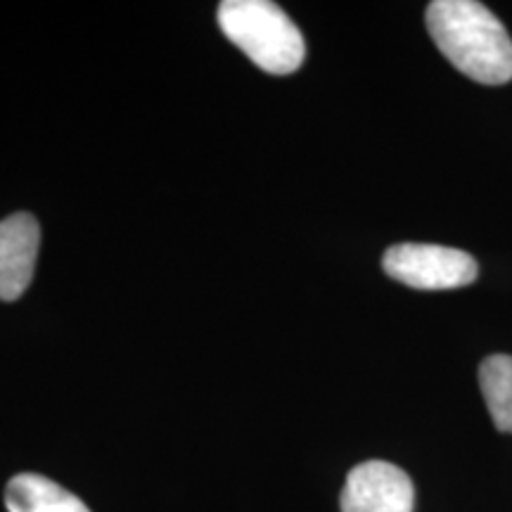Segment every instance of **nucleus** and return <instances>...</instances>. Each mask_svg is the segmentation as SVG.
I'll return each mask as SVG.
<instances>
[{"label":"nucleus","instance_id":"obj_6","mask_svg":"<svg viewBox=\"0 0 512 512\" xmlns=\"http://www.w3.org/2000/svg\"><path fill=\"white\" fill-rule=\"evenodd\" d=\"M8 512H91L88 505L53 479L22 472L5 489Z\"/></svg>","mask_w":512,"mask_h":512},{"label":"nucleus","instance_id":"obj_3","mask_svg":"<svg viewBox=\"0 0 512 512\" xmlns=\"http://www.w3.org/2000/svg\"><path fill=\"white\" fill-rule=\"evenodd\" d=\"M382 268L396 283L422 292L458 290L475 283L479 273L475 256L463 249L420 245V242L389 247L382 256Z\"/></svg>","mask_w":512,"mask_h":512},{"label":"nucleus","instance_id":"obj_7","mask_svg":"<svg viewBox=\"0 0 512 512\" xmlns=\"http://www.w3.org/2000/svg\"><path fill=\"white\" fill-rule=\"evenodd\" d=\"M479 387L496 430L512 434V356L494 354L484 358L479 366Z\"/></svg>","mask_w":512,"mask_h":512},{"label":"nucleus","instance_id":"obj_1","mask_svg":"<svg viewBox=\"0 0 512 512\" xmlns=\"http://www.w3.org/2000/svg\"><path fill=\"white\" fill-rule=\"evenodd\" d=\"M427 31L458 72L484 86L512 81V41L503 22L477 0H434Z\"/></svg>","mask_w":512,"mask_h":512},{"label":"nucleus","instance_id":"obj_2","mask_svg":"<svg viewBox=\"0 0 512 512\" xmlns=\"http://www.w3.org/2000/svg\"><path fill=\"white\" fill-rule=\"evenodd\" d=\"M219 24L256 67L268 74H292L302 67L306 43L297 24L268 0H223Z\"/></svg>","mask_w":512,"mask_h":512},{"label":"nucleus","instance_id":"obj_4","mask_svg":"<svg viewBox=\"0 0 512 512\" xmlns=\"http://www.w3.org/2000/svg\"><path fill=\"white\" fill-rule=\"evenodd\" d=\"M413 505L415 486L401 467L368 460L347 475L342 512H413Z\"/></svg>","mask_w":512,"mask_h":512},{"label":"nucleus","instance_id":"obj_5","mask_svg":"<svg viewBox=\"0 0 512 512\" xmlns=\"http://www.w3.org/2000/svg\"><path fill=\"white\" fill-rule=\"evenodd\" d=\"M41 228L31 214H12L0 221V299L15 302L31 285Z\"/></svg>","mask_w":512,"mask_h":512}]
</instances>
